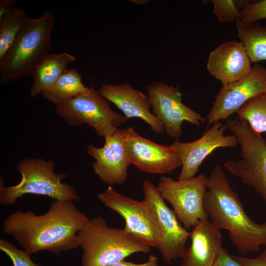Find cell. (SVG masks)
I'll use <instances>...</instances> for the list:
<instances>
[{"label":"cell","instance_id":"1","mask_svg":"<svg viewBox=\"0 0 266 266\" xmlns=\"http://www.w3.org/2000/svg\"><path fill=\"white\" fill-rule=\"evenodd\" d=\"M90 221L73 201L54 200L41 215L32 211L10 214L2 229L30 255L42 251L59 254L79 246L77 233Z\"/></svg>","mask_w":266,"mask_h":266},{"label":"cell","instance_id":"2","mask_svg":"<svg viewBox=\"0 0 266 266\" xmlns=\"http://www.w3.org/2000/svg\"><path fill=\"white\" fill-rule=\"evenodd\" d=\"M204 207L213 225L229 232L232 244L242 256L266 247V222L256 223L246 214L219 165L213 168L208 178Z\"/></svg>","mask_w":266,"mask_h":266},{"label":"cell","instance_id":"3","mask_svg":"<svg viewBox=\"0 0 266 266\" xmlns=\"http://www.w3.org/2000/svg\"><path fill=\"white\" fill-rule=\"evenodd\" d=\"M54 21V14L49 10L38 18H28L14 43L0 60L1 84L32 77L38 64L49 54Z\"/></svg>","mask_w":266,"mask_h":266},{"label":"cell","instance_id":"4","mask_svg":"<svg viewBox=\"0 0 266 266\" xmlns=\"http://www.w3.org/2000/svg\"><path fill=\"white\" fill-rule=\"evenodd\" d=\"M83 250L82 266H109L132 254H148L150 246L126 230L110 227L101 216L94 217L77 233Z\"/></svg>","mask_w":266,"mask_h":266},{"label":"cell","instance_id":"5","mask_svg":"<svg viewBox=\"0 0 266 266\" xmlns=\"http://www.w3.org/2000/svg\"><path fill=\"white\" fill-rule=\"evenodd\" d=\"M55 166L52 160L26 157L21 160L17 166L22 176L18 184L5 187L0 179V203L4 205L14 204L19 198L27 194L45 196L58 200H80L73 187L62 183L66 175L64 172L56 173Z\"/></svg>","mask_w":266,"mask_h":266},{"label":"cell","instance_id":"6","mask_svg":"<svg viewBox=\"0 0 266 266\" xmlns=\"http://www.w3.org/2000/svg\"><path fill=\"white\" fill-rule=\"evenodd\" d=\"M226 126L241 146V159L227 160L224 166L252 187L264 200L266 207V138L255 133L245 121L228 119Z\"/></svg>","mask_w":266,"mask_h":266},{"label":"cell","instance_id":"7","mask_svg":"<svg viewBox=\"0 0 266 266\" xmlns=\"http://www.w3.org/2000/svg\"><path fill=\"white\" fill-rule=\"evenodd\" d=\"M57 113L70 126L84 124L92 127L104 138L111 136L125 124V115L113 110L108 100L92 85L85 92L55 105Z\"/></svg>","mask_w":266,"mask_h":266},{"label":"cell","instance_id":"8","mask_svg":"<svg viewBox=\"0 0 266 266\" xmlns=\"http://www.w3.org/2000/svg\"><path fill=\"white\" fill-rule=\"evenodd\" d=\"M207 180L202 173L185 180L163 176L158 183L157 187L162 198L171 204L178 219L187 230L200 220L208 218L204 207Z\"/></svg>","mask_w":266,"mask_h":266},{"label":"cell","instance_id":"9","mask_svg":"<svg viewBox=\"0 0 266 266\" xmlns=\"http://www.w3.org/2000/svg\"><path fill=\"white\" fill-rule=\"evenodd\" d=\"M146 91L152 112L164 125L166 134L175 140L181 136L184 121L197 126L205 122L199 112L182 103L178 87L156 81L146 86Z\"/></svg>","mask_w":266,"mask_h":266},{"label":"cell","instance_id":"10","mask_svg":"<svg viewBox=\"0 0 266 266\" xmlns=\"http://www.w3.org/2000/svg\"><path fill=\"white\" fill-rule=\"evenodd\" d=\"M98 197L103 204L124 218L125 230L150 247L158 248L160 236L157 223L153 211L146 200H137L127 197L112 186Z\"/></svg>","mask_w":266,"mask_h":266},{"label":"cell","instance_id":"11","mask_svg":"<svg viewBox=\"0 0 266 266\" xmlns=\"http://www.w3.org/2000/svg\"><path fill=\"white\" fill-rule=\"evenodd\" d=\"M143 190L144 199L152 209L157 223L160 236L158 249L164 261L171 265L173 260L183 257L190 232L179 223L153 183L144 180Z\"/></svg>","mask_w":266,"mask_h":266},{"label":"cell","instance_id":"12","mask_svg":"<svg viewBox=\"0 0 266 266\" xmlns=\"http://www.w3.org/2000/svg\"><path fill=\"white\" fill-rule=\"evenodd\" d=\"M266 93V67L256 63L244 77L223 85L206 118L209 125L228 119L248 101Z\"/></svg>","mask_w":266,"mask_h":266},{"label":"cell","instance_id":"13","mask_svg":"<svg viewBox=\"0 0 266 266\" xmlns=\"http://www.w3.org/2000/svg\"><path fill=\"white\" fill-rule=\"evenodd\" d=\"M226 129V125L222 122H215L200 138L189 142L175 140L170 145L181 161V169L178 180L195 177L203 161L215 150L237 145V140L233 134L225 135Z\"/></svg>","mask_w":266,"mask_h":266},{"label":"cell","instance_id":"14","mask_svg":"<svg viewBox=\"0 0 266 266\" xmlns=\"http://www.w3.org/2000/svg\"><path fill=\"white\" fill-rule=\"evenodd\" d=\"M125 144L132 164L149 173L164 174L181 166V161L170 145L156 143L140 135L132 127L126 129Z\"/></svg>","mask_w":266,"mask_h":266},{"label":"cell","instance_id":"15","mask_svg":"<svg viewBox=\"0 0 266 266\" xmlns=\"http://www.w3.org/2000/svg\"><path fill=\"white\" fill-rule=\"evenodd\" d=\"M126 129H119L105 138L104 145H88L87 153L95 161L93 169L102 182L108 185L122 184L127 180V170L132 165L125 144Z\"/></svg>","mask_w":266,"mask_h":266},{"label":"cell","instance_id":"16","mask_svg":"<svg viewBox=\"0 0 266 266\" xmlns=\"http://www.w3.org/2000/svg\"><path fill=\"white\" fill-rule=\"evenodd\" d=\"M98 93L109 102L114 103L128 120L138 118L148 124L156 134L165 131L163 123L151 112V105L147 95L128 83L101 84Z\"/></svg>","mask_w":266,"mask_h":266},{"label":"cell","instance_id":"17","mask_svg":"<svg viewBox=\"0 0 266 266\" xmlns=\"http://www.w3.org/2000/svg\"><path fill=\"white\" fill-rule=\"evenodd\" d=\"M251 63L242 42L231 40L221 44L210 53L206 68L224 85L246 76L251 70Z\"/></svg>","mask_w":266,"mask_h":266},{"label":"cell","instance_id":"18","mask_svg":"<svg viewBox=\"0 0 266 266\" xmlns=\"http://www.w3.org/2000/svg\"><path fill=\"white\" fill-rule=\"evenodd\" d=\"M191 244L180 266H213L222 247V234L208 219L200 220L192 228Z\"/></svg>","mask_w":266,"mask_h":266},{"label":"cell","instance_id":"19","mask_svg":"<svg viewBox=\"0 0 266 266\" xmlns=\"http://www.w3.org/2000/svg\"><path fill=\"white\" fill-rule=\"evenodd\" d=\"M76 59L75 57L66 52L48 54L33 73L30 96L34 97L49 89Z\"/></svg>","mask_w":266,"mask_h":266},{"label":"cell","instance_id":"20","mask_svg":"<svg viewBox=\"0 0 266 266\" xmlns=\"http://www.w3.org/2000/svg\"><path fill=\"white\" fill-rule=\"evenodd\" d=\"M82 76L75 68H67L57 81L42 93L44 98L55 105L86 91Z\"/></svg>","mask_w":266,"mask_h":266},{"label":"cell","instance_id":"21","mask_svg":"<svg viewBox=\"0 0 266 266\" xmlns=\"http://www.w3.org/2000/svg\"><path fill=\"white\" fill-rule=\"evenodd\" d=\"M237 34L251 62L266 60V26L236 21Z\"/></svg>","mask_w":266,"mask_h":266},{"label":"cell","instance_id":"22","mask_svg":"<svg viewBox=\"0 0 266 266\" xmlns=\"http://www.w3.org/2000/svg\"><path fill=\"white\" fill-rule=\"evenodd\" d=\"M28 18L22 9L16 7L0 20V60L14 43Z\"/></svg>","mask_w":266,"mask_h":266},{"label":"cell","instance_id":"23","mask_svg":"<svg viewBox=\"0 0 266 266\" xmlns=\"http://www.w3.org/2000/svg\"><path fill=\"white\" fill-rule=\"evenodd\" d=\"M239 120L245 121L256 133L266 132V93L248 101L237 112Z\"/></svg>","mask_w":266,"mask_h":266},{"label":"cell","instance_id":"24","mask_svg":"<svg viewBox=\"0 0 266 266\" xmlns=\"http://www.w3.org/2000/svg\"><path fill=\"white\" fill-rule=\"evenodd\" d=\"M214 5L213 12L221 23H231L241 19V12L232 0H210Z\"/></svg>","mask_w":266,"mask_h":266},{"label":"cell","instance_id":"25","mask_svg":"<svg viewBox=\"0 0 266 266\" xmlns=\"http://www.w3.org/2000/svg\"><path fill=\"white\" fill-rule=\"evenodd\" d=\"M0 250L10 259L13 266H40L33 262L31 255L25 250L18 249L10 241L0 239Z\"/></svg>","mask_w":266,"mask_h":266},{"label":"cell","instance_id":"26","mask_svg":"<svg viewBox=\"0 0 266 266\" xmlns=\"http://www.w3.org/2000/svg\"><path fill=\"white\" fill-rule=\"evenodd\" d=\"M240 12V21L244 24L254 23L259 20L266 19V0L246 4Z\"/></svg>","mask_w":266,"mask_h":266},{"label":"cell","instance_id":"27","mask_svg":"<svg viewBox=\"0 0 266 266\" xmlns=\"http://www.w3.org/2000/svg\"><path fill=\"white\" fill-rule=\"evenodd\" d=\"M242 266H266V247L256 257L248 258L244 256H233Z\"/></svg>","mask_w":266,"mask_h":266},{"label":"cell","instance_id":"28","mask_svg":"<svg viewBox=\"0 0 266 266\" xmlns=\"http://www.w3.org/2000/svg\"><path fill=\"white\" fill-rule=\"evenodd\" d=\"M213 266H242L223 247Z\"/></svg>","mask_w":266,"mask_h":266},{"label":"cell","instance_id":"29","mask_svg":"<svg viewBox=\"0 0 266 266\" xmlns=\"http://www.w3.org/2000/svg\"><path fill=\"white\" fill-rule=\"evenodd\" d=\"M158 260V258L152 254L147 261L142 264H134L123 260L109 266H159Z\"/></svg>","mask_w":266,"mask_h":266},{"label":"cell","instance_id":"30","mask_svg":"<svg viewBox=\"0 0 266 266\" xmlns=\"http://www.w3.org/2000/svg\"><path fill=\"white\" fill-rule=\"evenodd\" d=\"M16 0H0V20L10 13L15 8Z\"/></svg>","mask_w":266,"mask_h":266},{"label":"cell","instance_id":"31","mask_svg":"<svg viewBox=\"0 0 266 266\" xmlns=\"http://www.w3.org/2000/svg\"><path fill=\"white\" fill-rule=\"evenodd\" d=\"M132 1L133 3H137L139 4H143L146 3H147L148 1L145 0H130Z\"/></svg>","mask_w":266,"mask_h":266}]
</instances>
